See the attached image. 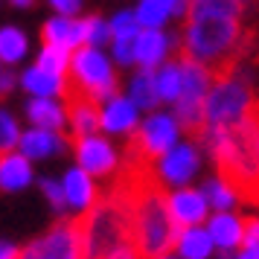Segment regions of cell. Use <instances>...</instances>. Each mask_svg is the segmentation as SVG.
<instances>
[{"label":"cell","instance_id":"4dcf8cb0","mask_svg":"<svg viewBox=\"0 0 259 259\" xmlns=\"http://www.w3.org/2000/svg\"><path fill=\"white\" fill-rule=\"evenodd\" d=\"M242 247L259 250V219H245V245Z\"/></svg>","mask_w":259,"mask_h":259},{"label":"cell","instance_id":"7c38bea8","mask_svg":"<svg viewBox=\"0 0 259 259\" xmlns=\"http://www.w3.org/2000/svg\"><path fill=\"white\" fill-rule=\"evenodd\" d=\"M207 230H210L212 242L222 250H233V247L245 245V219H239L233 212H215V215H210Z\"/></svg>","mask_w":259,"mask_h":259},{"label":"cell","instance_id":"484cf974","mask_svg":"<svg viewBox=\"0 0 259 259\" xmlns=\"http://www.w3.org/2000/svg\"><path fill=\"white\" fill-rule=\"evenodd\" d=\"M201 192L207 195V201H210V204H212V207H215L219 212H230V210L236 207V201H239V195H236L233 189L224 184L222 178H215V181H207Z\"/></svg>","mask_w":259,"mask_h":259},{"label":"cell","instance_id":"ac0fdd59","mask_svg":"<svg viewBox=\"0 0 259 259\" xmlns=\"http://www.w3.org/2000/svg\"><path fill=\"white\" fill-rule=\"evenodd\" d=\"M128 99L137 108H143V111H152V108L160 102V96H157V73L143 67L128 84Z\"/></svg>","mask_w":259,"mask_h":259},{"label":"cell","instance_id":"d6a6232c","mask_svg":"<svg viewBox=\"0 0 259 259\" xmlns=\"http://www.w3.org/2000/svg\"><path fill=\"white\" fill-rule=\"evenodd\" d=\"M21 256V250L15 245H9V242H0V259H18Z\"/></svg>","mask_w":259,"mask_h":259},{"label":"cell","instance_id":"7402d4cb","mask_svg":"<svg viewBox=\"0 0 259 259\" xmlns=\"http://www.w3.org/2000/svg\"><path fill=\"white\" fill-rule=\"evenodd\" d=\"M181 91H184V67L181 61H169L157 70V96L163 102H178Z\"/></svg>","mask_w":259,"mask_h":259},{"label":"cell","instance_id":"3957f363","mask_svg":"<svg viewBox=\"0 0 259 259\" xmlns=\"http://www.w3.org/2000/svg\"><path fill=\"white\" fill-rule=\"evenodd\" d=\"M181 67H184V91L175 102V119L181 131H187L195 143H201L204 128H207V117H204V108H207V96H210V82L215 79L210 67H204L201 61L189 59L187 53L178 56Z\"/></svg>","mask_w":259,"mask_h":259},{"label":"cell","instance_id":"603a6c76","mask_svg":"<svg viewBox=\"0 0 259 259\" xmlns=\"http://www.w3.org/2000/svg\"><path fill=\"white\" fill-rule=\"evenodd\" d=\"M41 38H44V44H59V47H76V21L73 18H53L47 24L41 26Z\"/></svg>","mask_w":259,"mask_h":259},{"label":"cell","instance_id":"5b68a950","mask_svg":"<svg viewBox=\"0 0 259 259\" xmlns=\"http://www.w3.org/2000/svg\"><path fill=\"white\" fill-rule=\"evenodd\" d=\"M178 131H181V125H178L175 117L152 114L140 128L131 134L128 149H125V160L157 166L178 146Z\"/></svg>","mask_w":259,"mask_h":259},{"label":"cell","instance_id":"8d00e7d4","mask_svg":"<svg viewBox=\"0 0 259 259\" xmlns=\"http://www.w3.org/2000/svg\"><path fill=\"white\" fill-rule=\"evenodd\" d=\"M157 259H175V256H169V253H166V256H157Z\"/></svg>","mask_w":259,"mask_h":259},{"label":"cell","instance_id":"cb8c5ba5","mask_svg":"<svg viewBox=\"0 0 259 259\" xmlns=\"http://www.w3.org/2000/svg\"><path fill=\"white\" fill-rule=\"evenodd\" d=\"M26 35L18 29V26H3L0 29V61H9V64H18V61L26 56Z\"/></svg>","mask_w":259,"mask_h":259},{"label":"cell","instance_id":"9a60e30c","mask_svg":"<svg viewBox=\"0 0 259 259\" xmlns=\"http://www.w3.org/2000/svg\"><path fill=\"white\" fill-rule=\"evenodd\" d=\"M134 53H137L140 67L152 70V67H157V64L166 59V53H169V38H166L160 29H143L140 35L134 38Z\"/></svg>","mask_w":259,"mask_h":259},{"label":"cell","instance_id":"f546056e","mask_svg":"<svg viewBox=\"0 0 259 259\" xmlns=\"http://www.w3.org/2000/svg\"><path fill=\"white\" fill-rule=\"evenodd\" d=\"M114 61L128 67L131 61H137V53H134V38H114Z\"/></svg>","mask_w":259,"mask_h":259},{"label":"cell","instance_id":"ffe728a7","mask_svg":"<svg viewBox=\"0 0 259 259\" xmlns=\"http://www.w3.org/2000/svg\"><path fill=\"white\" fill-rule=\"evenodd\" d=\"M212 236L210 230L204 227H184L181 233V242H178V250L184 259H207L212 253Z\"/></svg>","mask_w":259,"mask_h":259},{"label":"cell","instance_id":"5bb4252c","mask_svg":"<svg viewBox=\"0 0 259 259\" xmlns=\"http://www.w3.org/2000/svg\"><path fill=\"white\" fill-rule=\"evenodd\" d=\"M102 128L111 131V134L137 128V105L131 99H122V96L108 99L105 108H102Z\"/></svg>","mask_w":259,"mask_h":259},{"label":"cell","instance_id":"44dd1931","mask_svg":"<svg viewBox=\"0 0 259 259\" xmlns=\"http://www.w3.org/2000/svg\"><path fill=\"white\" fill-rule=\"evenodd\" d=\"M181 0H140L137 6V21L143 29H160L166 24L169 12H175Z\"/></svg>","mask_w":259,"mask_h":259},{"label":"cell","instance_id":"f1b7e54d","mask_svg":"<svg viewBox=\"0 0 259 259\" xmlns=\"http://www.w3.org/2000/svg\"><path fill=\"white\" fill-rule=\"evenodd\" d=\"M41 189H44V195L50 198V204H53V210H56V212H64V210H67V195H64V184H56V181L44 178V181H41Z\"/></svg>","mask_w":259,"mask_h":259},{"label":"cell","instance_id":"6da1fadb","mask_svg":"<svg viewBox=\"0 0 259 259\" xmlns=\"http://www.w3.org/2000/svg\"><path fill=\"white\" fill-rule=\"evenodd\" d=\"M201 146L212 154L219 178L239 201L259 204V111L222 131H207Z\"/></svg>","mask_w":259,"mask_h":259},{"label":"cell","instance_id":"9c48e42d","mask_svg":"<svg viewBox=\"0 0 259 259\" xmlns=\"http://www.w3.org/2000/svg\"><path fill=\"white\" fill-rule=\"evenodd\" d=\"M198 163H201L198 149L192 143H178L175 149L157 163V172H160V181L163 184H169V187H184L198 172Z\"/></svg>","mask_w":259,"mask_h":259},{"label":"cell","instance_id":"2e32d148","mask_svg":"<svg viewBox=\"0 0 259 259\" xmlns=\"http://www.w3.org/2000/svg\"><path fill=\"white\" fill-rule=\"evenodd\" d=\"M21 152L29 157V160H41V157H50L64 149V140L59 137V131H47V128H32L21 137Z\"/></svg>","mask_w":259,"mask_h":259},{"label":"cell","instance_id":"e0dca14e","mask_svg":"<svg viewBox=\"0 0 259 259\" xmlns=\"http://www.w3.org/2000/svg\"><path fill=\"white\" fill-rule=\"evenodd\" d=\"M26 117H29V122L35 125V128H47V131H59L61 125H64V111H61V105H56L53 99H47V96H35L29 105H26Z\"/></svg>","mask_w":259,"mask_h":259},{"label":"cell","instance_id":"4316f807","mask_svg":"<svg viewBox=\"0 0 259 259\" xmlns=\"http://www.w3.org/2000/svg\"><path fill=\"white\" fill-rule=\"evenodd\" d=\"M111 35L114 38H137L140 35V21H137V12H128L122 9L111 18Z\"/></svg>","mask_w":259,"mask_h":259},{"label":"cell","instance_id":"d590c367","mask_svg":"<svg viewBox=\"0 0 259 259\" xmlns=\"http://www.w3.org/2000/svg\"><path fill=\"white\" fill-rule=\"evenodd\" d=\"M15 6H32V3H35V0H12Z\"/></svg>","mask_w":259,"mask_h":259},{"label":"cell","instance_id":"e575fe53","mask_svg":"<svg viewBox=\"0 0 259 259\" xmlns=\"http://www.w3.org/2000/svg\"><path fill=\"white\" fill-rule=\"evenodd\" d=\"M111 259H140V256L134 253V247H131V245H125V247H119V250H117Z\"/></svg>","mask_w":259,"mask_h":259},{"label":"cell","instance_id":"d4e9b609","mask_svg":"<svg viewBox=\"0 0 259 259\" xmlns=\"http://www.w3.org/2000/svg\"><path fill=\"white\" fill-rule=\"evenodd\" d=\"M70 61H73V53L70 47H59V44H44V50L38 53V67L56 73V76H64L70 70Z\"/></svg>","mask_w":259,"mask_h":259},{"label":"cell","instance_id":"d6986e66","mask_svg":"<svg viewBox=\"0 0 259 259\" xmlns=\"http://www.w3.org/2000/svg\"><path fill=\"white\" fill-rule=\"evenodd\" d=\"M21 84L26 88V94H32V96H47V99H53V94H64L61 76L44 70V67H38V64L21 76Z\"/></svg>","mask_w":259,"mask_h":259},{"label":"cell","instance_id":"4fadbf2b","mask_svg":"<svg viewBox=\"0 0 259 259\" xmlns=\"http://www.w3.org/2000/svg\"><path fill=\"white\" fill-rule=\"evenodd\" d=\"M61 184H64L67 207H73V210H79V212H84L88 207H94L96 187H94V181H91V172H84L82 166L79 169H70Z\"/></svg>","mask_w":259,"mask_h":259},{"label":"cell","instance_id":"30bf717a","mask_svg":"<svg viewBox=\"0 0 259 259\" xmlns=\"http://www.w3.org/2000/svg\"><path fill=\"white\" fill-rule=\"evenodd\" d=\"M169 210H172V215L181 227H198L207 219L210 201L198 189H175L169 195Z\"/></svg>","mask_w":259,"mask_h":259},{"label":"cell","instance_id":"8fae6325","mask_svg":"<svg viewBox=\"0 0 259 259\" xmlns=\"http://www.w3.org/2000/svg\"><path fill=\"white\" fill-rule=\"evenodd\" d=\"M32 181V166L24 152H0V189L18 192L29 187Z\"/></svg>","mask_w":259,"mask_h":259},{"label":"cell","instance_id":"52a82bcc","mask_svg":"<svg viewBox=\"0 0 259 259\" xmlns=\"http://www.w3.org/2000/svg\"><path fill=\"white\" fill-rule=\"evenodd\" d=\"M64 102H67V119H70V140H79V137H91L96 134V128L102 125V111H99V102H94L91 96L79 94L64 84Z\"/></svg>","mask_w":259,"mask_h":259},{"label":"cell","instance_id":"277c9868","mask_svg":"<svg viewBox=\"0 0 259 259\" xmlns=\"http://www.w3.org/2000/svg\"><path fill=\"white\" fill-rule=\"evenodd\" d=\"M67 88L79 91V94L91 96L94 102H108L117 96V76H114V67L111 61L102 56L99 47H76L70 61V79H67Z\"/></svg>","mask_w":259,"mask_h":259},{"label":"cell","instance_id":"836d02e7","mask_svg":"<svg viewBox=\"0 0 259 259\" xmlns=\"http://www.w3.org/2000/svg\"><path fill=\"white\" fill-rule=\"evenodd\" d=\"M15 88V76L12 73H0V94H9Z\"/></svg>","mask_w":259,"mask_h":259},{"label":"cell","instance_id":"1f68e13d","mask_svg":"<svg viewBox=\"0 0 259 259\" xmlns=\"http://www.w3.org/2000/svg\"><path fill=\"white\" fill-rule=\"evenodd\" d=\"M50 6L59 15H64V18H73V15L82 9V0H50Z\"/></svg>","mask_w":259,"mask_h":259},{"label":"cell","instance_id":"83f0119b","mask_svg":"<svg viewBox=\"0 0 259 259\" xmlns=\"http://www.w3.org/2000/svg\"><path fill=\"white\" fill-rule=\"evenodd\" d=\"M21 131H18V122H15L12 114L0 111V152H12L15 146H21Z\"/></svg>","mask_w":259,"mask_h":259},{"label":"cell","instance_id":"7a4b0ae2","mask_svg":"<svg viewBox=\"0 0 259 259\" xmlns=\"http://www.w3.org/2000/svg\"><path fill=\"white\" fill-rule=\"evenodd\" d=\"M253 111H259V99L253 94V84L245 73L236 67L233 73H227L222 79H215V84L210 88L207 96V108H204V117H207V131H222L230 128L236 122H242L245 117H250Z\"/></svg>","mask_w":259,"mask_h":259},{"label":"cell","instance_id":"74e56055","mask_svg":"<svg viewBox=\"0 0 259 259\" xmlns=\"http://www.w3.org/2000/svg\"><path fill=\"white\" fill-rule=\"evenodd\" d=\"M242 3H253V0H242Z\"/></svg>","mask_w":259,"mask_h":259},{"label":"cell","instance_id":"ba28073f","mask_svg":"<svg viewBox=\"0 0 259 259\" xmlns=\"http://www.w3.org/2000/svg\"><path fill=\"white\" fill-rule=\"evenodd\" d=\"M73 152H76V160L82 166L84 172L102 178V175H111L117 169V152L114 146L99 137V134H91V137H79L73 140Z\"/></svg>","mask_w":259,"mask_h":259},{"label":"cell","instance_id":"8992f818","mask_svg":"<svg viewBox=\"0 0 259 259\" xmlns=\"http://www.w3.org/2000/svg\"><path fill=\"white\" fill-rule=\"evenodd\" d=\"M18 259H82V230L79 219H61L50 233L29 242Z\"/></svg>","mask_w":259,"mask_h":259}]
</instances>
